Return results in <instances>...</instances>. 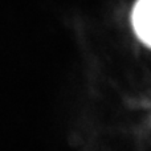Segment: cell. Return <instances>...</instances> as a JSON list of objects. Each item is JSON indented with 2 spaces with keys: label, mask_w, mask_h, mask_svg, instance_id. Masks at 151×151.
I'll list each match as a JSON object with an SVG mask.
<instances>
[{
  "label": "cell",
  "mask_w": 151,
  "mask_h": 151,
  "mask_svg": "<svg viewBox=\"0 0 151 151\" xmlns=\"http://www.w3.org/2000/svg\"><path fill=\"white\" fill-rule=\"evenodd\" d=\"M133 27L137 36L151 48V0H138L133 9Z\"/></svg>",
  "instance_id": "6da1fadb"
}]
</instances>
